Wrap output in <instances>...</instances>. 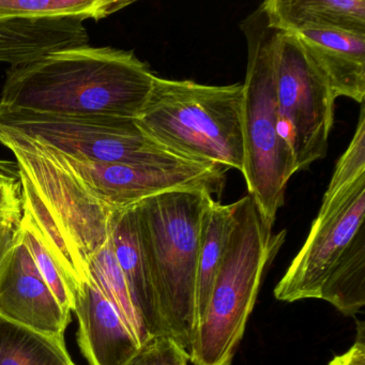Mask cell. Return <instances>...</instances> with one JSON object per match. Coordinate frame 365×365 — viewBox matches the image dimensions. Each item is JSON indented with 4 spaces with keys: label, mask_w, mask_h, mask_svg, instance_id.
Instances as JSON below:
<instances>
[{
    "label": "cell",
    "mask_w": 365,
    "mask_h": 365,
    "mask_svg": "<svg viewBox=\"0 0 365 365\" xmlns=\"http://www.w3.org/2000/svg\"><path fill=\"white\" fill-rule=\"evenodd\" d=\"M360 116L354 138L335 166L322 202H329L365 177V112L361 104Z\"/></svg>",
    "instance_id": "44dd1931"
},
{
    "label": "cell",
    "mask_w": 365,
    "mask_h": 365,
    "mask_svg": "<svg viewBox=\"0 0 365 365\" xmlns=\"http://www.w3.org/2000/svg\"><path fill=\"white\" fill-rule=\"evenodd\" d=\"M365 177L322 202L309 236L274 288L284 302L320 299L346 316L365 304Z\"/></svg>",
    "instance_id": "7a4b0ae2"
},
{
    "label": "cell",
    "mask_w": 365,
    "mask_h": 365,
    "mask_svg": "<svg viewBox=\"0 0 365 365\" xmlns=\"http://www.w3.org/2000/svg\"><path fill=\"white\" fill-rule=\"evenodd\" d=\"M215 200L204 190H175L135 204L145 255L168 335L191 356L202 219Z\"/></svg>",
    "instance_id": "5b68a950"
},
{
    "label": "cell",
    "mask_w": 365,
    "mask_h": 365,
    "mask_svg": "<svg viewBox=\"0 0 365 365\" xmlns=\"http://www.w3.org/2000/svg\"><path fill=\"white\" fill-rule=\"evenodd\" d=\"M275 86L279 132L289 145L297 173L328 151L336 97L328 81L294 34L279 31Z\"/></svg>",
    "instance_id": "ba28073f"
},
{
    "label": "cell",
    "mask_w": 365,
    "mask_h": 365,
    "mask_svg": "<svg viewBox=\"0 0 365 365\" xmlns=\"http://www.w3.org/2000/svg\"><path fill=\"white\" fill-rule=\"evenodd\" d=\"M16 176H18V175H16ZM16 176L11 175V173H10V174L9 173H7V170H6L5 168H0V181L8 180V179Z\"/></svg>",
    "instance_id": "484cf974"
},
{
    "label": "cell",
    "mask_w": 365,
    "mask_h": 365,
    "mask_svg": "<svg viewBox=\"0 0 365 365\" xmlns=\"http://www.w3.org/2000/svg\"><path fill=\"white\" fill-rule=\"evenodd\" d=\"M31 140L87 193L115 209L125 208L175 190H204L212 197H221L225 187L227 168L223 166L191 161L155 165L102 163L66 155Z\"/></svg>",
    "instance_id": "9c48e42d"
},
{
    "label": "cell",
    "mask_w": 365,
    "mask_h": 365,
    "mask_svg": "<svg viewBox=\"0 0 365 365\" xmlns=\"http://www.w3.org/2000/svg\"><path fill=\"white\" fill-rule=\"evenodd\" d=\"M242 84L210 86L155 76L136 125L187 161L242 172Z\"/></svg>",
    "instance_id": "3957f363"
},
{
    "label": "cell",
    "mask_w": 365,
    "mask_h": 365,
    "mask_svg": "<svg viewBox=\"0 0 365 365\" xmlns=\"http://www.w3.org/2000/svg\"><path fill=\"white\" fill-rule=\"evenodd\" d=\"M290 33V31H289ZM335 97L363 104L365 97V35L335 29L292 31Z\"/></svg>",
    "instance_id": "4fadbf2b"
},
{
    "label": "cell",
    "mask_w": 365,
    "mask_h": 365,
    "mask_svg": "<svg viewBox=\"0 0 365 365\" xmlns=\"http://www.w3.org/2000/svg\"><path fill=\"white\" fill-rule=\"evenodd\" d=\"M83 22L76 20L0 22V63L25 65L65 48L88 44Z\"/></svg>",
    "instance_id": "5bb4252c"
},
{
    "label": "cell",
    "mask_w": 365,
    "mask_h": 365,
    "mask_svg": "<svg viewBox=\"0 0 365 365\" xmlns=\"http://www.w3.org/2000/svg\"><path fill=\"white\" fill-rule=\"evenodd\" d=\"M10 210V198L7 190L0 185V217L7 215Z\"/></svg>",
    "instance_id": "d4e9b609"
},
{
    "label": "cell",
    "mask_w": 365,
    "mask_h": 365,
    "mask_svg": "<svg viewBox=\"0 0 365 365\" xmlns=\"http://www.w3.org/2000/svg\"><path fill=\"white\" fill-rule=\"evenodd\" d=\"M73 312L78 343L91 365H125L140 349L116 309L91 277L78 287Z\"/></svg>",
    "instance_id": "8fae6325"
},
{
    "label": "cell",
    "mask_w": 365,
    "mask_h": 365,
    "mask_svg": "<svg viewBox=\"0 0 365 365\" xmlns=\"http://www.w3.org/2000/svg\"><path fill=\"white\" fill-rule=\"evenodd\" d=\"M247 194L235 202V223L208 307L194 337V365H230L245 334L262 275L285 240Z\"/></svg>",
    "instance_id": "277c9868"
},
{
    "label": "cell",
    "mask_w": 365,
    "mask_h": 365,
    "mask_svg": "<svg viewBox=\"0 0 365 365\" xmlns=\"http://www.w3.org/2000/svg\"><path fill=\"white\" fill-rule=\"evenodd\" d=\"M20 238L31 252L40 274L61 303L63 311L71 315L76 300V288L44 245L33 220L23 210L20 221Z\"/></svg>",
    "instance_id": "ffe728a7"
},
{
    "label": "cell",
    "mask_w": 365,
    "mask_h": 365,
    "mask_svg": "<svg viewBox=\"0 0 365 365\" xmlns=\"http://www.w3.org/2000/svg\"><path fill=\"white\" fill-rule=\"evenodd\" d=\"M110 238L115 256L145 331L150 339L168 335L145 255L135 205L114 211Z\"/></svg>",
    "instance_id": "7c38bea8"
},
{
    "label": "cell",
    "mask_w": 365,
    "mask_h": 365,
    "mask_svg": "<svg viewBox=\"0 0 365 365\" xmlns=\"http://www.w3.org/2000/svg\"><path fill=\"white\" fill-rule=\"evenodd\" d=\"M87 272L88 277L93 279L100 292L116 309L138 345L146 343L150 337L136 313L127 282L115 256L110 236L106 245L89 259Z\"/></svg>",
    "instance_id": "d6986e66"
},
{
    "label": "cell",
    "mask_w": 365,
    "mask_h": 365,
    "mask_svg": "<svg viewBox=\"0 0 365 365\" xmlns=\"http://www.w3.org/2000/svg\"><path fill=\"white\" fill-rule=\"evenodd\" d=\"M132 4L129 0H0V22L100 21Z\"/></svg>",
    "instance_id": "e0dca14e"
},
{
    "label": "cell",
    "mask_w": 365,
    "mask_h": 365,
    "mask_svg": "<svg viewBox=\"0 0 365 365\" xmlns=\"http://www.w3.org/2000/svg\"><path fill=\"white\" fill-rule=\"evenodd\" d=\"M0 128L66 155L102 163L155 165L187 161L147 135L135 119L48 114L0 106Z\"/></svg>",
    "instance_id": "52a82bcc"
},
{
    "label": "cell",
    "mask_w": 365,
    "mask_h": 365,
    "mask_svg": "<svg viewBox=\"0 0 365 365\" xmlns=\"http://www.w3.org/2000/svg\"><path fill=\"white\" fill-rule=\"evenodd\" d=\"M262 6L279 31L335 29L365 35V0H268Z\"/></svg>",
    "instance_id": "9a60e30c"
},
{
    "label": "cell",
    "mask_w": 365,
    "mask_h": 365,
    "mask_svg": "<svg viewBox=\"0 0 365 365\" xmlns=\"http://www.w3.org/2000/svg\"><path fill=\"white\" fill-rule=\"evenodd\" d=\"M155 78L133 51L86 44L10 67L0 106L48 114L136 119Z\"/></svg>",
    "instance_id": "6da1fadb"
},
{
    "label": "cell",
    "mask_w": 365,
    "mask_h": 365,
    "mask_svg": "<svg viewBox=\"0 0 365 365\" xmlns=\"http://www.w3.org/2000/svg\"><path fill=\"white\" fill-rule=\"evenodd\" d=\"M22 212L0 217V269L16 245Z\"/></svg>",
    "instance_id": "603a6c76"
},
{
    "label": "cell",
    "mask_w": 365,
    "mask_h": 365,
    "mask_svg": "<svg viewBox=\"0 0 365 365\" xmlns=\"http://www.w3.org/2000/svg\"><path fill=\"white\" fill-rule=\"evenodd\" d=\"M358 330V336L350 349L341 356H334L329 365H365V329L363 322L359 324Z\"/></svg>",
    "instance_id": "cb8c5ba5"
},
{
    "label": "cell",
    "mask_w": 365,
    "mask_h": 365,
    "mask_svg": "<svg viewBox=\"0 0 365 365\" xmlns=\"http://www.w3.org/2000/svg\"><path fill=\"white\" fill-rule=\"evenodd\" d=\"M241 29L247 44L242 98V175L249 195L271 224L285 202L288 181L296 174L294 155L281 132L275 86L279 29L260 5Z\"/></svg>",
    "instance_id": "8992f818"
},
{
    "label": "cell",
    "mask_w": 365,
    "mask_h": 365,
    "mask_svg": "<svg viewBox=\"0 0 365 365\" xmlns=\"http://www.w3.org/2000/svg\"><path fill=\"white\" fill-rule=\"evenodd\" d=\"M0 365H76L63 337L31 330L0 316Z\"/></svg>",
    "instance_id": "ac0fdd59"
},
{
    "label": "cell",
    "mask_w": 365,
    "mask_h": 365,
    "mask_svg": "<svg viewBox=\"0 0 365 365\" xmlns=\"http://www.w3.org/2000/svg\"><path fill=\"white\" fill-rule=\"evenodd\" d=\"M235 223V202L222 205L213 200L204 215L195 285L196 330L202 322L226 243Z\"/></svg>",
    "instance_id": "2e32d148"
},
{
    "label": "cell",
    "mask_w": 365,
    "mask_h": 365,
    "mask_svg": "<svg viewBox=\"0 0 365 365\" xmlns=\"http://www.w3.org/2000/svg\"><path fill=\"white\" fill-rule=\"evenodd\" d=\"M189 356L168 335L149 339L125 365H187Z\"/></svg>",
    "instance_id": "7402d4cb"
},
{
    "label": "cell",
    "mask_w": 365,
    "mask_h": 365,
    "mask_svg": "<svg viewBox=\"0 0 365 365\" xmlns=\"http://www.w3.org/2000/svg\"><path fill=\"white\" fill-rule=\"evenodd\" d=\"M0 316L54 337H63L71 318L40 274L20 230L0 269Z\"/></svg>",
    "instance_id": "30bf717a"
}]
</instances>
